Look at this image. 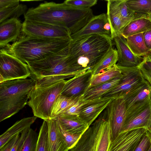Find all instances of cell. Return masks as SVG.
Returning <instances> with one entry per match:
<instances>
[{
	"label": "cell",
	"instance_id": "1",
	"mask_svg": "<svg viewBox=\"0 0 151 151\" xmlns=\"http://www.w3.org/2000/svg\"><path fill=\"white\" fill-rule=\"evenodd\" d=\"M91 9H81L68 5L64 2H45L30 8L24 14V20L62 27L71 34L81 25Z\"/></svg>",
	"mask_w": 151,
	"mask_h": 151
},
{
	"label": "cell",
	"instance_id": "2",
	"mask_svg": "<svg viewBox=\"0 0 151 151\" xmlns=\"http://www.w3.org/2000/svg\"><path fill=\"white\" fill-rule=\"evenodd\" d=\"M71 40L45 38L24 34L12 44H9L4 48L28 64L43 60L63 50L69 46Z\"/></svg>",
	"mask_w": 151,
	"mask_h": 151
},
{
	"label": "cell",
	"instance_id": "3",
	"mask_svg": "<svg viewBox=\"0 0 151 151\" xmlns=\"http://www.w3.org/2000/svg\"><path fill=\"white\" fill-rule=\"evenodd\" d=\"M69 46L45 58L27 64L31 76L36 79V85H44L73 77L84 72L72 68L69 59Z\"/></svg>",
	"mask_w": 151,
	"mask_h": 151
},
{
	"label": "cell",
	"instance_id": "4",
	"mask_svg": "<svg viewBox=\"0 0 151 151\" xmlns=\"http://www.w3.org/2000/svg\"><path fill=\"white\" fill-rule=\"evenodd\" d=\"M35 78L19 79L0 83V122L19 112L27 104L36 85Z\"/></svg>",
	"mask_w": 151,
	"mask_h": 151
},
{
	"label": "cell",
	"instance_id": "5",
	"mask_svg": "<svg viewBox=\"0 0 151 151\" xmlns=\"http://www.w3.org/2000/svg\"><path fill=\"white\" fill-rule=\"evenodd\" d=\"M66 80L44 85H36L32 90L27 104L34 116L47 120L51 119L54 104L60 95Z\"/></svg>",
	"mask_w": 151,
	"mask_h": 151
},
{
	"label": "cell",
	"instance_id": "6",
	"mask_svg": "<svg viewBox=\"0 0 151 151\" xmlns=\"http://www.w3.org/2000/svg\"><path fill=\"white\" fill-rule=\"evenodd\" d=\"M110 36L104 35L93 34L72 39L69 47L68 55L77 58L93 52L113 47Z\"/></svg>",
	"mask_w": 151,
	"mask_h": 151
},
{
	"label": "cell",
	"instance_id": "7",
	"mask_svg": "<svg viewBox=\"0 0 151 151\" xmlns=\"http://www.w3.org/2000/svg\"><path fill=\"white\" fill-rule=\"evenodd\" d=\"M31 76L28 65L9 53L5 48L0 51V83Z\"/></svg>",
	"mask_w": 151,
	"mask_h": 151
},
{
	"label": "cell",
	"instance_id": "8",
	"mask_svg": "<svg viewBox=\"0 0 151 151\" xmlns=\"http://www.w3.org/2000/svg\"><path fill=\"white\" fill-rule=\"evenodd\" d=\"M22 32L27 36L52 39L72 40L68 29L46 23L24 20Z\"/></svg>",
	"mask_w": 151,
	"mask_h": 151
},
{
	"label": "cell",
	"instance_id": "9",
	"mask_svg": "<svg viewBox=\"0 0 151 151\" xmlns=\"http://www.w3.org/2000/svg\"><path fill=\"white\" fill-rule=\"evenodd\" d=\"M118 67L122 74L120 81L102 97H123L131 89L145 80L138 67Z\"/></svg>",
	"mask_w": 151,
	"mask_h": 151
},
{
	"label": "cell",
	"instance_id": "10",
	"mask_svg": "<svg viewBox=\"0 0 151 151\" xmlns=\"http://www.w3.org/2000/svg\"><path fill=\"white\" fill-rule=\"evenodd\" d=\"M104 112L110 124L112 141L121 132L126 120L127 109L123 97L113 99Z\"/></svg>",
	"mask_w": 151,
	"mask_h": 151
},
{
	"label": "cell",
	"instance_id": "11",
	"mask_svg": "<svg viewBox=\"0 0 151 151\" xmlns=\"http://www.w3.org/2000/svg\"><path fill=\"white\" fill-rule=\"evenodd\" d=\"M151 122V101L147 104L127 111L126 120L121 132L140 128L147 130Z\"/></svg>",
	"mask_w": 151,
	"mask_h": 151
},
{
	"label": "cell",
	"instance_id": "12",
	"mask_svg": "<svg viewBox=\"0 0 151 151\" xmlns=\"http://www.w3.org/2000/svg\"><path fill=\"white\" fill-rule=\"evenodd\" d=\"M147 130L140 128L120 133L111 141L108 151H133Z\"/></svg>",
	"mask_w": 151,
	"mask_h": 151
},
{
	"label": "cell",
	"instance_id": "13",
	"mask_svg": "<svg viewBox=\"0 0 151 151\" xmlns=\"http://www.w3.org/2000/svg\"><path fill=\"white\" fill-rule=\"evenodd\" d=\"M92 76L88 70L66 80L60 94L71 98L81 96L89 88Z\"/></svg>",
	"mask_w": 151,
	"mask_h": 151
},
{
	"label": "cell",
	"instance_id": "14",
	"mask_svg": "<svg viewBox=\"0 0 151 151\" xmlns=\"http://www.w3.org/2000/svg\"><path fill=\"white\" fill-rule=\"evenodd\" d=\"M151 85L145 79L131 89L123 97L127 111L151 101Z\"/></svg>",
	"mask_w": 151,
	"mask_h": 151
},
{
	"label": "cell",
	"instance_id": "15",
	"mask_svg": "<svg viewBox=\"0 0 151 151\" xmlns=\"http://www.w3.org/2000/svg\"><path fill=\"white\" fill-rule=\"evenodd\" d=\"M118 53L116 65L125 67H137L142 62L144 57L134 54L128 47L126 38L121 34L113 38Z\"/></svg>",
	"mask_w": 151,
	"mask_h": 151
},
{
	"label": "cell",
	"instance_id": "16",
	"mask_svg": "<svg viewBox=\"0 0 151 151\" xmlns=\"http://www.w3.org/2000/svg\"><path fill=\"white\" fill-rule=\"evenodd\" d=\"M114 98L111 97H101L84 101L79 116L90 127Z\"/></svg>",
	"mask_w": 151,
	"mask_h": 151
},
{
	"label": "cell",
	"instance_id": "17",
	"mask_svg": "<svg viewBox=\"0 0 151 151\" xmlns=\"http://www.w3.org/2000/svg\"><path fill=\"white\" fill-rule=\"evenodd\" d=\"M111 47L90 52L75 58L68 55L70 65L76 72H84L91 70Z\"/></svg>",
	"mask_w": 151,
	"mask_h": 151
},
{
	"label": "cell",
	"instance_id": "18",
	"mask_svg": "<svg viewBox=\"0 0 151 151\" xmlns=\"http://www.w3.org/2000/svg\"><path fill=\"white\" fill-rule=\"evenodd\" d=\"M22 23L18 19H9L0 23V47H6L11 42H15L22 32Z\"/></svg>",
	"mask_w": 151,
	"mask_h": 151
},
{
	"label": "cell",
	"instance_id": "19",
	"mask_svg": "<svg viewBox=\"0 0 151 151\" xmlns=\"http://www.w3.org/2000/svg\"><path fill=\"white\" fill-rule=\"evenodd\" d=\"M108 21L106 14L94 15L82 29L72 35L71 38L73 39L93 34L106 35L111 37L110 34L105 28V24Z\"/></svg>",
	"mask_w": 151,
	"mask_h": 151
},
{
	"label": "cell",
	"instance_id": "20",
	"mask_svg": "<svg viewBox=\"0 0 151 151\" xmlns=\"http://www.w3.org/2000/svg\"><path fill=\"white\" fill-rule=\"evenodd\" d=\"M96 120L98 129L95 151H108L111 141L110 122L104 112Z\"/></svg>",
	"mask_w": 151,
	"mask_h": 151
},
{
	"label": "cell",
	"instance_id": "21",
	"mask_svg": "<svg viewBox=\"0 0 151 151\" xmlns=\"http://www.w3.org/2000/svg\"><path fill=\"white\" fill-rule=\"evenodd\" d=\"M48 129L50 151H68L59 132L57 118L46 120Z\"/></svg>",
	"mask_w": 151,
	"mask_h": 151
},
{
	"label": "cell",
	"instance_id": "22",
	"mask_svg": "<svg viewBox=\"0 0 151 151\" xmlns=\"http://www.w3.org/2000/svg\"><path fill=\"white\" fill-rule=\"evenodd\" d=\"M57 119L64 129L77 135L81 136L89 127L78 116L62 115Z\"/></svg>",
	"mask_w": 151,
	"mask_h": 151
},
{
	"label": "cell",
	"instance_id": "23",
	"mask_svg": "<svg viewBox=\"0 0 151 151\" xmlns=\"http://www.w3.org/2000/svg\"><path fill=\"white\" fill-rule=\"evenodd\" d=\"M151 29V20L148 15L138 13L137 17L124 28L121 35L126 38L129 36L143 33Z\"/></svg>",
	"mask_w": 151,
	"mask_h": 151
},
{
	"label": "cell",
	"instance_id": "24",
	"mask_svg": "<svg viewBox=\"0 0 151 151\" xmlns=\"http://www.w3.org/2000/svg\"><path fill=\"white\" fill-rule=\"evenodd\" d=\"M37 117L34 116L22 119L16 122L0 136V148L3 147L17 135L27 128L30 127L36 120Z\"/></svg>",
	"mask_w": 151,
	"mask_h": 151
},
{
	"label": "cell",
	"instance_id": "25",
	"mask_svg": "<svg viewBox=\"0 0 151 151\" xmlns=\"http://www.w3.org/2000/svg\"><path fill=\"white\" fill-rule=\"evenodd\" d=\"M106 1L107 2L106 14L111 26V37L113 40L115 36L119 34H121V32L125 25L122 19L114 0Z\"/></svg>",
	"mask_w": 151,
	"mask_h": 151
},
{
	"label": "cell",
	"instance_id": "26",
	"mask_svg": "<svg viewBox=\"0 0 151 151\" xmlns=\"http://www.w3.org/2000/svg\"><path fill=\"white\" fill-rule=\"evenodd\" d=\"M122 77V76L106 83L88 88L82 96L81 100L86 101L102 97L119 82Z\"/></svg>",
	"mask_w": 151,
	"mask_h": 151
},
{
	"label": "cell",
	"instance_id": "27",
	"mask_svg": "<svg viewBox=\"0 0 151 151\" xmlns=\"http://www.w3.org/2000/svg\"><path fill=\"white\" fill-rule=\"evenodd\" d=\"M117 50L111 48L101 60L91 70L93 75L104 72L115 66L118 60Z\"/></svg>",
	"mask_w": 151,
	"mask_h": 151
},
{
	"label": "cell",
	"instance_id": "28",
	"mask_svg": "<svg viewBox=\"0 0 151 151\" xmlns=\"http://www.w3.org/2000/svg\"><path fill=\"white\" fill-rule=\"evenodd\" d=\"M143 33L134 34L126 38L128 45L132 52L141 57L148 55L151 53L145 45Z\"/></svg>",
	"mask_w": 151,
	"mask_h": 151
},
{
	"label": "cell",
	"instance_id": "29",
	"mask_svg": "<svg viewBox=\"0 0 151 151\" xmlns=\"http://www.w3.org/2000/svg\"><path fill=\"white\" fill-rule=\"evenodd\" d=\"M81 96L71 98L60 94L54 104L50 119H57L58 116L62 114L71 106L79 100Z\"/></svg>",
	"mask_w": 151,
	"mask_h": 151
},
{
	"label": "cell",
	"instance_id": "30",
	"mask_svg": "<svg viewBox=\"0 0 151 151\" xmlns=\"http://www.w3.org/2000/svg\"><path fill=\"white\" fill-rule=\"evenodd\" d=\"M122 76L120 69L116 65L104 72L93 75L88 88L106 83Z\"/></svg>",
	"mask_w": 151,
	"mask_h": 151
},
{
	"label": "cell",
	"instance_id": "31",
	"mask_svg": "<svg viewBox=\"0 0 151 151\" xmlns=\"http://www.w3.org/2000/svg\"><path fill=\"white\" fill-rule=\"evenodd\" d=\"M93 133V127L92 125L82 135L75 145L68 151H88Z\"/></svg>",
	"mask_w": 151,
	"mask_h": 151
},
{
	"label": "cell",
	"instance_id": "32",
	"mask_svg": "<svg viewBox=\"0 0 151 151\" xmlns=\"http://www.w3.org/2000/svg\"><path fill=\"white\" fill-rule=\"evenodd\" d=\"M125 26L137 17L138 13L131 10L127 4V0H114Z\"/></svg>",
	"mask_w": 151,
	"mask_h": 151
},
{
	"label": "cell",
	"instance_id": "33",
	"mask_svg": "<svg viewBox=\"0 0 151 151\" xmlns=\"http://www.w3.org/2000/svg\"><path fill=\"white\" fill-rule=\"evenodd\" d=\"M27 6L25 5L19 4L10 8L0 10V23L11 18H18L27 12Z\"/></svg>",
	"mask_w": 151,
	"mask_h": 151
},
{
	"label": "cell",
	"instance_id": "34",
	"mask_svg": "<svg viewBox=\"0 0 151 151\" xmlns=\"http://www.w3.org/2000/svg\"><path fill=\"white\" fill-rule=\"evenodd\" d=\"M129 7L136 13L151 14V0H127Z\"/></svg>",
	"mask_w": 151,
	"mask_h": 151
},
{
	"label": "cell",
	"instance_id": "35",
	"mask_svg": "<svg viewBox=\"0 0 151 151\" xmlns=\"http://www.w3.org/2000/svg\"><path fill=\"white\" fill-rule=\"evenodd\" d=\"M35 151H50L48 126L46 120H44L40 127Z\"/></svg>",
	"mask_w": 151,
	"mask_h": 151
},
{
	"label": "cell",
	"instance_id": "36",
	"mask_svg": "<svg viewBox=\"0 0 151 151\" xmlns=\"http://www.w3.org/2000/svg\"><path fill=\"white\" fill-rule=\"evenodd\" d=\"M38 136L30 128L20 151H35Z\"/></svg>",
	"mask_w": 151,
	"mask_h": 151
},
{
	"label": "cell",
	"instance_id": "37",
	"mask_svg": "<svg viewBox=\"0 0 151 151\" xmlns=\"http://www.w3.org/2000/svg\"><path fill=\"white\" fill-rule=\"evenodd\" d=\"M58 125L60 134L69 150L75 145L82 135L74 134L66 130L59 124L58 122Z\"/></svg>",
	"mask_w": 151,
	"mask_h": 151
},
{
	"label": "cell",
	"instance_id": "38",
	"mask_svg": "<svg viewBox=\"0 0 151 151\" xmlns=\"http://www.w3.org/2000/svg\"><path fill=\"white\" fill-rule=\"evenodd\" d=\"M138 67L144 79L151 85V58L149 55L144 57L142 62Z\"/></svg>",
	"mask_w": 151,
	"mask_h": 151
},
{
	"label": "cell",
	"instance_id": "39",
	"mask_svg": "<svg viewBox=\"0 0 151 151\" xmlns=\"http://www.w3.org/2000/svg\"><path fill=\"white\" fill-rule=\"evenodd\" d=\"M97 0H67L65 4L74 7L81 9H91L97 4Z\"/></svg>",
	"mask_w": 151,
	"mask_h": 151
},
{
	"label": "cell",
	"instance_id": "40",
	"mask_svg": "<svg viewBox=\"0 0 151 151\" xmlns=\"http://www.w3.org/2000/svg\"><path fill=\"white\" fill-rule=\"evenodd\" d=\"M151 146V135L147 130L133 151H148Z\"/></svg>",
	"mask_w": 151,
	"mask_h": 151
},
{
	"label": "cell",
	"instance_id": "41",
	"mask_svg": "<svg viewBox=\"0 0 151 151\" xmlns=\"http://www.w3.org/2000/svg\"><path fill=\"white\" fill-rule=\"evenodd\" d=\"M81 97L76 102L71 106L61 115L79 116L81 108L84 102L81 100Z\"/></svg>",
	"mask_w": 151,
	"mask_h": 151
},
{
	"label": "cell",
	"instance_id": "42",
	"mask_svg": "<svg viewBox=\"0 0 151 151\" xmlns=\"http://www.w3.org/2000/svg\"><path fill=\"white\" fill-rule=\"evenodd\" d=\"M30 128L29 127L27 128L21 133L19 137L14 145L11 151H20Z\"/></svg>",
	"mask_w": 151,
	"mask_h": 151
},
{
	"label": "cell",
	"instance_id": "43",
	"mask_svg": "<svg viewBox=\"0 0 151 151\" xmlns=\"http://www.w3.org/2000/svg\"><path fill=\"white\" fill-rule=\"evenodd\" d=\"M19 4V1L18 0H0V10L12 7Z\"/></svg>",
	"mask_w": 151,
	"mask_h": 151
},
{
	"label": "cell",
	"instance_id": "44",
	"mask_svg": "<svg viewBox=\"0 0 151 151\" xmlns=\"http://www.w3.org/2000/svg\"><path fill=\"white\" fill-rule=\"evenodd\" d=\"M20 135L19 134L10 140L3 147L0 148V151H11L14 145L18 139Z\"/></svg>",
	"mask_w": 151,
	"mask_h": 151
},
{
	"label": "cell",
	"instance_id": "45",
	"mask_svg": "<svg viewBox=\"0 0 151 151\" xmlns=\"http://www.w3.org/2000/svg\"><path fill=\"white\" fill-rule=\"evenodd\" d=\"M143 36L146 46L151 52V29L143 32Z\"/></svg>",
	"mask_w": 151,
	"mask_h": 151
},
{
	"label": "cell",
	"instance_id": "46",
	"mask_svg": "<svg viewBox=\"0 0 151 151\" xmlns=\"http://www.w3.org/2000/svg\"><path fill=\"white\" fill-rule=\"evenodd\" d=\"M147 131L150 132L151 135V122L150 126V127L147 130Z\"/></svg>",
	"mask_w": 151,
	"mask_h": 151
},
{
	"label": "cell",
	"instance_id": "47",
	"mask_svg": "<svg viewBox=\"0 0 151 151\" xmlns=\"http://www.w3.org/2000/svg\"><path fill=\"white\" fill-rule=\"evenodd\" d=\"M148 17L149 19H150L151 20V14H150V15H148Z\"/></svg>",
	"mask_w": 151,
	"mask_h": 151
},
{
	"label": "cell",
	"instance_id": "48",
	"mask_svg": "<svg viewBox=\"0 0 151 151\" xmlns=\"http://www.w3.org/2000/svg\"><path fill=\"white\" fill-rule=\"evenodd\" d=\"M148 151H151V146L150 147V148L148 150Z\"/></svg>",
	"mask_w": 151,
	"mask_h": 151
},
{
	"label": "cell",
	"instance_id": "49",
	"mask_svg": "<svg viewBox=\"0 0 151 151\" xmlns=\"http://www.w3.org/2000/svg\"><path fill=\"white\" fill-rule=\"evenodd\" d=\"M150 58H151V54L149 55Z\"/></svg>",
	"mask_w": 151,
	"mask_h": 151
},
{
	"label": "cell",
	"instance_id": "50",
	"mask_svg": "<svg viewBox=\"0 0 151 151\" xmlns=\"http://www.w3.org/2000/svg\"></svg>",
	"mask_w": 151,
	"mask_h": 151
}]
</instances>
